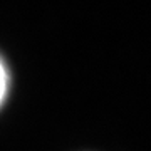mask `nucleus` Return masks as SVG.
<instances>
[{
	"instance_id": "obj_1",
	"label": "nucleus",
	"mask_w": 151,
	"mask_h": 151,
	"mask_svg": "<svg viewBox=\"0 0 151 151\" xmlns=\"http://www.w3.org/2000/svg\"><path fill=\"white\" fill-rule=\"evenodd\" d=\"M9 84H10V77H9V69H7L4 59L0 57V108L4 106L9 94Z\"/></svg>"
}]
</instances>
